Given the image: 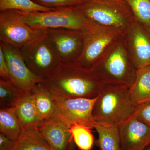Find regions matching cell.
<instances>
[{
	"label": "cell",
	"instance_id": "obj_11",
	"mask_svg": "<svg viewBox=\"0 0 150 150\" xmlns=\"http://www.w3.org/2000/svg\"><path fill=\"white\" fill-rule=\"evenodd\" d=\"M46 35L62 63L74 62L81 53L83 38L81 30L50 29L46 30Z\"/></svg>",
	"mask_w": 150,
	"mask_h": 150
},
{
	"label": "cell",
	"instance_id": "obj_2",
	"mask_svg": "<svg viewBox=\"0 0 150 150\" xmlns=\"http://www.w3.org/2000/svg\"><path fill=\"white\" fill-rule=\"evenodd\" d=\"M81 30L83 38L82 50L74 62L84 69L92 71L110 48L123 40L126 32L97 24L86 18Z\"/></svg>",
	"mask_w": 150,
	"mask_h": 150
},
{
	"label": "cell",
	"instance_id": "obj_15",
	"mask_svg": "<svg viewBox=\"0 0 150 150\" xmlns=\"http://www.w3.org/2000/svg\"><path fill=\"white\" fill-rule=\"evenodd\" d=\"M31 92L40 121L52 117L56 112V105L46 81L36 85Z\"/></svg>",
	"mask_w": 150,
	"mask_h": 150
},
{
	"label": "cell",
	"instance_id": "obj_8",
	"mask_svg": "<svg viewBox=\"0 0 150 150\" xmlns=\"http://www.w3.org/2000/svg\"><path fill=\"white\" fill-rule=\"evenodd\" d=\"M48 86L56 105V114L71 125L79 123L94 129L96 121L93 109L98 96L93 98H70L60 94Z\"/></svg>",
	"mask_w": 150,
	"mask_h": 150
},
{
	"label": "cell",
	"instance_id": "obj_10",
	"mask_svg": "<svg viewBox=\"0 0 150 150\" xmlns=\"http://www.w3.org/2000/svg\"><path fill=\"white\" fill-rule=\"evenodd\" d=\"M0 47L5 56L12 82L23 92H31L36 85L46 81L30 69L20 49L2 42Z\"/></svg>",
	"mask_w": 150,
	"mask_h": 150
},
{
	"label": "cell",
	"instance_id": "obj_3",
	"mask_svg": "<svg viewBox=\"0 0 150 150\" xmlns=\"http://www.w3.org/2000/svg\"><path fill=\"white\" fill-rule=\"evenodd\" d=\"M136 106L131 99L129 88L105 84L92 114L97 122L118 125L133 115Z\"/></svg>",
	"mask_w": 150,
	"mask_h": 150
},
{
	"label": "cell",
	"instance_id": "obj_26",
	"mask_svg": "<svg viewBox=\"0 0 150 150\" xmlns=\"http://www.w3.org/2000/svg\"><path fill=\"white\" fill-rule=\"evenodd\" d=\"M132 115L150 127V100L137 105Z\"/></svg>",
	"mask_w": 150,
	"mask_h": 150
},
{
	"label": "cell",
	"instance_id": "obj_4",
	"mask_svg": "<svg viewBox=\"0 0 150 150\" xmlns=\"http://www.w3.org/2000/svg\"><path fill=\"white\" fill-rule=\"evenodd\" d=\"M93 71L105 84L130 88L135 80L137 69L123 39L110 48Z\"/></svg>",
	"mask_w": 150,
	"mask_h": 150
},
{
	"label": "cell",
	"instance_id": "obj_17",
	"mask_svg": "<svg viewBox=\"0 0 150 150\" xmlns=\"http://www.w3.org/2000/svg\"><path fill=\"white\" fill-rule=\"evenodd\" d=\"M13 107L23 129L38 126L42 122L38 114L32 92L23 94Z\"/></svg>",
	"mask_w": 150,
	"mask_h": 150
},
{
	"label": "cell",
	"instance_id": "obj_9",
	"mask_svg": "<svg viewBox=\"0 0 150 150\" xmlns=\"http://www.w3.org/2000/svg\"><path fill=\"white\" fill-rule=\"evenodd\" d=\"M46 30L33 29L25 24L16 12H0V41L21 49L46 33Z\"/></svg>",
	"mask_w": 150,
	"mask_h": 150
},
{
	"label": "cell",
	"instance_id": "obj_24",
	"mask_svg": "<svg viewBox=\"0 0 150 150\" xmlns=\"http://www.w3.org/2000/svg\"><path fill=\"white\" fill-rule=\"evenodd\" d=\"M9 10L35 12L54 10L41 6L32 0H0V11Z\"/></svg>",
	"mask_w": 150,
	"mask_h": 150
},
{
	"label": "cell",
	"instance_id": "obj_29",
	"mask_svg": "<svg viewBox=\"0 0 150 150\" xmlns=\"http://www.w3.org/2000/svg\"><path fill=\"white\" fill-rule=\"evenodd\" d=\"M145 150H150V146H149Z\"/></svg>",
	"mask_w": 150,
	"mask_h": 150
},
{
	"label": "cell",
	"instance_id": "obj_6",
	"mask_svg": "<svg viewBox=\"0 0 150 150\" xmlns=\"http://www.w3.org/2000/svg\"><path fill=\"white\" fill-rule=\"evenodd\" d=\"M16 11L25 23L34 29L66 28L81 30L86 20L83 15L74 6L48 11Z\"/></svg>",
	"mask_w": 150,
	"mask_h": 150
},
{
	"label": "cell",
	"instance_id": "obj_1",
	"mask_svg": "<svg viewBox=\"0 0 150 150\" xmlns=\"http://www.w3.org/2000/svg\"><path fill=\"white\" fill-rule=\"evenodd\" d=\"M46 82L57 93L70 98H94L105 85L93 71L84 69L74 62H61Z\"/></svg>",
	"mask_w": 150,
	"mask_h": 150
},
{
	"label": "cell",
	"instance_id": "obj_23",
	"mask_svg": "<svg viewBox=\"0 0 150 150\" xmlns=\"http://www.w3.org/2000/svg\"><path fill=\"white\" fill-rule=\"evenodd\" d=\"M129 6L134 18L150 30V0H124Z\"/></svg>",
	"mask_w": 150,
	"mask_h": 150
},
{
	"label": "cell",
	"instance_id": "obj_21",
	"mask_svg": "<svg viewBox=\"0 0 150 150\" xmlns=\"http://www.w3.org/2000/svg\"><path fill=\"white\" fill-rule=\"evenodd\" d=\"M24 93L11 81L0 79L1 108L13 107Z\"/></svg>",
	"mask_w": 150,
	"mask_h": 150
},
{
	"label": "cell",
	"instance_id": "obj_28",
	"mask_svg": "<svg viewBox=\"0 0 150 150\" xmlns=\"http://www.w3.org/2000/svg\"><path fill=\"white\" fill-rule=\"evenodd\" d=\"M15 141L0 134V150H12Z\"/></svg>",
	"mask_w": 150,
	"mask_h": 150
},
{
	"label": "cell",
	"instance_id": "obj_13",
	"mask_svg": "<svg viewBox=\"0 0 150 150\" xmlns=\"http://www.w3.org/2000/svg\"><path fill=\"white\" fill-rule=\"evenodd\" d=\"M122 150H145L150 145V127L133 115L118 124Z\"/></svg>",
	"mask_w": 150,
	"mask_h": 150
},
{
	"label": "cell",
	"instance_id": "obj_27",
	"mask_svg": "<svg viewBox=\"0 0 150 150\" xmlns=\"http://www.w3.org/2000/svg\"><path fill=\"white\" fill-rule=\"evenodd\" d=\"M0 77L1 79L11 81L6 57L0 47Z\"/></svg>",
	"mask_w": 150,
	"mask_h": 150
},
{
	"label": "cell",
	"instance_id": "obj_7",
	"mask_svg": "<svg viewBox=\"0 0 150 150\" xmlns=\"http://www.w3.org/2000/svg\"><path fill=\"white\" fill-rule=\"evenodd\" d=\"M20 49L30 69L44 79L51 77L61 64L46 33Z\"/></svg>",
	"mask_w": 150,
	"mask_h": 150
},
{
	"label": "cell",
	"instance_id": "obj_31",
	"mask_svg": "<svg viewBox=\"0 0 150 150\" xmlns=\"http://www.w3.org/2000/svg\"></svg>",
	"mask_w": 150,
	"mask_h": 150
},
{
	"label": "cell",
	"instance_id": "obj_16",
	"mask_svg": "<svg viewBox=\"0 0 150 150\" xmlns=\"http://www.w3.org/2000/svg\"><path fill=\"white\" fill-rule=\"evenodd\" d=\"M12 150H52L40 134L37 126L23 129Z\"/></svg>",
	"mask_w": 150,
	"mask_h": 150
},
{
	"label": "cell",
	"instance_id": "obj_14",
	"mask_svg": "<svg viewBox=\"0 0 150 150\" xmlns=\"http://www.w3.org/2000/svg\"><path fill=\"white\" fill-rule=\"evenodd\" d=\"M71 125L55 113L38 126L40 134L52 150H67L73 140Z\"/></svg>",
	"mask_w": 150,
	"mask_h": 150
},
{
	"label": "cell",
	"instance_id": "obj_5",
	"mask_svg": "<svg viewBox=\"0 0 150 150\" xmlns=\"http://www.w3.org/2000/svg\"><path fill=\"white\" fill-rule=\"evenodd\" d=\"M74 7L91 21L124 31L135 19L124 0H82Z\"/></svg>",
	"mask_w": 150,
	"mask_h": 150
},
{
	"label": "cell",
	"instance_id": "obj_19",
	"mask_svg": "<svg viewBox=\"0 0 150 150\" xmlns=\"http://www.w3.org/2000/svg\"><path fill=\"white\" fill-rule=\"evenodd\" d=\"M94 129L98 134V144L100 150H122L118 124L96 121Z\"/></svg>",
	"mask_w": 150,
	"mask_h": 150
},
{
	"label": "cell",
	"instance_id": "obj_12",
	"mask_svg": "<svg viewBox=\"0 0 150 150\" xmlns=\"http://www.w3.org/2000/svg\"><path fill=\"white\" fill-rule=\"evenodd\" d=\"M123 41L137 69L150 66V30L136 20L129 26Z\"/></svg>",
	"mask_w": 150,
	"mask_h": 150
},
{
	"label": "cell",
	"instance_id": "obj_18",
	"mask_svg": "<svg viewBox=\"0 0 150 150\" xmlns=\"http://www.w3.org/2000/svg\"><path fill=\"white\" fill-rule=\"evenodd\" d=\"M131 99L136 105L150 98V66L137 69L134 83L129 88Z\"/></svg>",
	"mask_w": 150,
	"mask_h": 150
},
{
	"label": "cell",
	"instance_id": "obj_30",
	"mask_svg": "<svg viewBox=\"0 0 150 150\" xmlns=\"http://www.w3.org/2000/svg\"><path fill=\"white\" fill-rule=\"evenodd\" d=\"M149 100H150V98H149V100H147V101H149Z\"/></svg>",
	"mask_w": 150,
	"mask_h": 150
},
{
	"label": "cell",
	"instance_id": "obj_20",
	"mask_svg": "<svg viewBox=\"0 0 150 150\" xmlns=\"http://www.w3.org/2000/svg\"><path fill=\"white\" fill-rule=\"evenodd\" d=\"M16 111L14 107L1 108L0 132L9 139L16 141L22 131Z\"/></svg>",
	"mask_w": 150,
	"mask_h": 150
},
{
	"label": "cell",
	"instance_id": "obj_25",
	"mask_svg": "<svg viewBox=\"0 0 150 150\" xmlns=\"http://www.w3.org/2000/svg\"><path fill=\"white\" fill-rule=\"evenodd\" d=\"M41 6L55 10L56 9L71 7L80 4L82 0H32Z\"/></svg>",
	"mask_w": 150,
	"mask_h": 150
},
{
	"label": "cell",
	"instance_id": "obj_22",
	"mask_svg": "<svg viewBox=\"0 0 150 150\" xmlns=\"http://www.w3.org/2000/svg\"><path fill=\"white\" fill-rule=\"evenodd\" d=\"M91 128L83 124L75 123L70 126L73 140L81 150H91L94 144V137Z\"/></svg>",
	"mask_w": 150,
	"mask_h": 150
}]
</instances>
